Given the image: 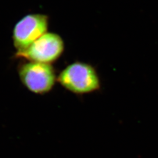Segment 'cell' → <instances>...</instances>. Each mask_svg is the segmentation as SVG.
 Instances as JSON below:
<instances>
[{
	"instance_id": "1",
	"label": "cell",
	"mask_w": 158,
	"mask_h": 158,
	"mask_svg": "<svg viewBox=\"0 0 158 158\" xmlns=\"http://www.w3.org/2000/svg\"><path fill=\"white\" fill-rule=\"evenodd\" d=\"M57 82L67 90L77 95L93 93L101 88L96 69L90 64L82 61L67 65L59 73Z\"/></svg>"
},
{
	"instance_id": "2",
	"label": "cell",
	"mask_w": 158,
	"mask_h": 158,
	"mask_svg": "<svg viewBox=\"0 0 158 158\" xmlns=\"http://www.w3.org/2000/svg\"><path fill=\"white\" fill-rule=\"evenodd\" d=\"M18 73L23 85L36 94L49 93L57 81L55 69L52 64L26 62L20 65Z\"/></svg>"
},
{
	"instance_id": "3",
	"label": "cell",
	"mask_w": 158,
	"mask_h": 158,
	"mask_svg": "<svg viewBox=\"0 0 158 158\" xmlns=\"http://www.w3.org/2000/svg\"><path fill=\"white\" fill-rule=\"evenodd\" d=\"M64 49L65 44L61 37L47 32L25 49L17 52L16 56L28 61L52 64L61 56Z\"/></svg>"
},
{
	"instance_id": "4",
	"label": "cell",
	"mask_w": 158,
	"mask_h": 158,
	"mask_svg": "<svg viewBox=\"0 0 158 158\" xmlns=\"http://www.w3.org/2000/svg\"><path fill=\"white\" fill-rule=\"evenodd\" d=\"M48 23V17L39 13L28 14L19 20L13 31V45L17 52L25 49L46 33Z\"/></svg>"
}]
</instances>
